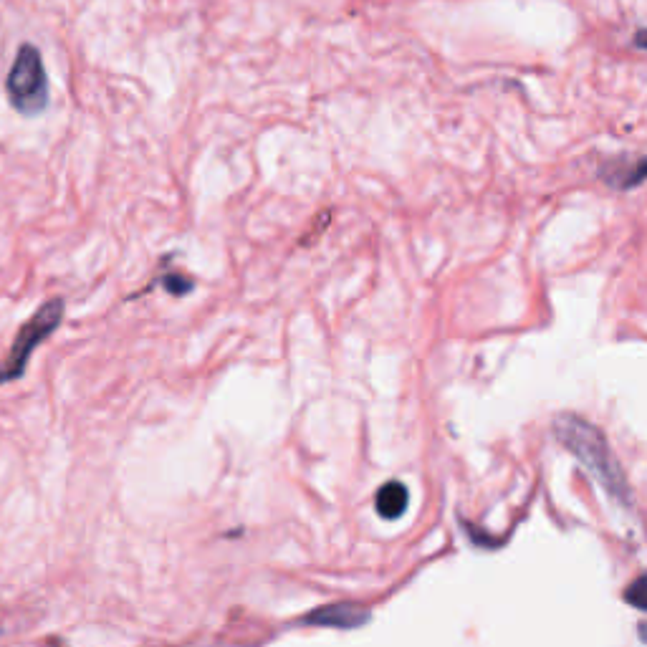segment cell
I'll return each mask as SVG.
<instances>
[{
	"mask_svg": "<svg viewBox=\"0 0 647 647\" xmlns=\"http://www.w3.org/2000/svg\"><path fill=\"white\" fill-rule=\"evenodd\" d=\"M407 506H410V493H407L405 483L390 481L377 491L375 508H377V514H380L385 521L400 519V516L407 511Z\"/></svg>",
	"mask_w": 647,
	"mask_h": 647,
	"instance_id": "8992f818",
	"label": "cell"
},
{
	"mask_svg": "<svg viewBox=\"0 0 647 647\" xmlns=\"http://www.w3.org/2000/svg\"><path fill=\"white\" fill-rule=\"evenodd\" d=\"M367 620H369V612L359 605H329L311 612L304 622L306 625H324V627H339V630H352V627H362Z\"/></svg>",
	"mask_w": 647,
	"mask_h": 647,
	"instance_id": "5b68a950",
	"label": "cell"
},
{
	"mask_svg": "<svg viewBox=\"0 0 647 647\" xmlns=\"http://www.w3.org/2000/svg\"><path fill=\"white\" fill-rule=\"evenodd\" d=\"M625 602L637 607V610H647V574L645 577H637L635 582L625 589Z\"/></svg>",
	"mask_w": 647,
	"mask_h": 647,
	"instance_id": "52a82bcc",
	"label": "cell"
},
{
	"mask_svg": "<svg viewBox=\"0 0 647 647\" xmlns=\"http://www.w3.org/2000/svg\"><path fill=\"white\" fill-rule=\"evenodd\" d=\"M554 435L559 443L574 453V458H579L584 468L597 478L605 491L610 493L617 501L627 503L630 501V486L627 478L622 473L620 463L612 458V450L607 445L602 430L594 428L592 423H587L579 415H557L554 418Z\"/></svg>",
	"mask_w": 647,
	"mask_h": 647,
	"instance_id": "6da1fadb",
	"label": "cell"
},
{
	"mask_svg": "<svg viewBox=\"0 0 647 647\" xmlns=\"http://www.w3.org/2000/svg\"><path fill=\"white\" fill-rule=\"evenodd\" d=\"M597 175L615 190H632L647 180L645 155H617L599 167Z\"/></svg>",
	"mask_w": 647,
	"mask_h": 647,
	"instance_id": "277c9868",
	"label": "cell"
},
{
	"mask_svg": "<svg viewBox=\"0 0 647 647\" xmlns=\"http://www.w3.org/2000/svg\"><path fill=\"white\" fill-rule=\"evenodd\" d=\"M64 309V299H51L46 301L41 309H36V314L23 324L21 332L13 339V347L11 352H8V357L0 362V385L23 377V372H26L28 367V359L36 352L38 344L46 342V339L56 332V327H59L61 321H64Z\"/></svg>",
	"mask_w": 647,
	"mask_h": 647,
	"instance_id": "3957f363",
	"label": "cell"
},
{
	"mask_svg": "<svg viewBox=\"0 0 647 647\" xmlns=\"http://www.w3.org/2000/svg\"><path fill=\"white\" fill-rule=\"evenodd\" d=\"M632 46H635L637 51H645L647 54V28H640V31L632 33Z\"/></svg>",
	"mask_w": 647,
	"mask_h": 647,
	"instance_id": "ba28073f",
	"label": "cell"
},
{
	"mask_svg": "<svg viewBox=\"0 0 647 647\" xmlns=\"http://www.w3.org/2000/svg\"><path fill=\"white\" fill-rule=\"evenodd\" d=\"M6 91L13 109L23 117H38L49 107V76L43 69L41 51L33 43H23L18 49L13 69L8 74Z\"/></svg>",
	"mask_w": 647,
	"mask_h": 647,
	"instance_id": "7a4b0ae2",
	"label": "cell"
}]
</instances>
